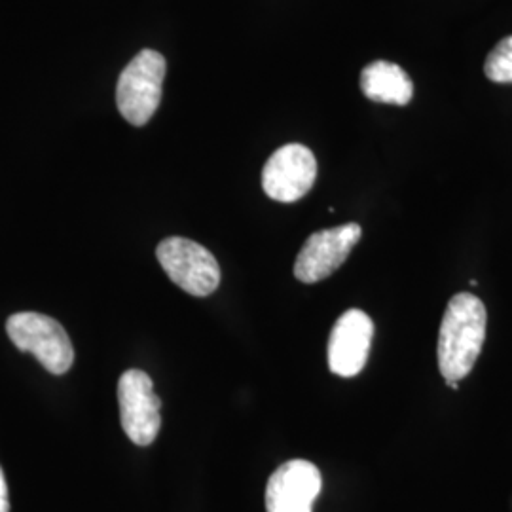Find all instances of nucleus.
I'll list each match as a JSON object with an SVG mask.
<instances>
[{
  "label": "nucleus",
  "instance_id": "obj_1",
  "mask_svg": "<svg viewBox=\"0 0 512 512\" xmlns=\"http://www.w3.org/2000/svg\"><path fill=\"white\" fill-rule=\"evenodd\" d=\"M488 313L475 294L459 293L448 302L439 332V368L446 384L471 374L486 340Z\"/></svg>",
  "mask_w": 512,
  "mask_h": 512
},
{
  "label": "nucleus",
  "instance_id": "obj_2",
  "mask_svg": "<svg viewBox=\"0 0 512 512\" xmlns=\"http://www.w3.org/2000/svg\"><path fill=\"white\" fill-rule=\"evenodd\" d=\"M165 69L164 55L154 50H143L120 74L116 105L131 126H145L160 107Z\"/></svg>",
  "mask_w": 512,
  "mask_h": 512
},
{
  "label": "nucleus",
  "instance_id": "obj_3",
  "mask_svg": "<svg viewBox=\"0 0 512 512\" xmlns=\"http://www.w3.org/2000/svg\"><path fill=\"white\" fill-rule=\"evenodd\" d=\"M6 332L19 351L33 353L52 374H65L74 363V349L67 330L55 319L37 311H21L8 317Z\"/></svg>",
  "mask_w": 512,
  "mask_h": 512
},
{
  "label": "nucleus",
  "instance_id": "obj_4",
  "mask_svg": "<svg viewBox=\"0 0 512 512\" xmlns=\"http://www.w3.org/2000/svg\"><path fill=\"white\" fill-rule=\"evenodd\" d=\"M156 256L169 279L192 296H209L220 285L217 258L200 243L186 238H167L158 245Z\"/></svg>",
  "mask_w": 512,
  "mask_h": 512
},
{
  "label": "nucleus",
  "instance_id": "obj_5",
  "mask_svg": "<svg viewBox=\"0 0 512 512\" xmlns=\"http://www.w3.org/2000/svg\"><path fill=\"white\" fill-rule=\"evenodd\" d=\"M118 404L124 433L137 446H150L162 427V401L147 372L128 370L118 382Z\"/></svg>",
  "mask_w": 512,
  "mask_h": 512
},
{
  "label": "nucleus",
  "instance_id": "obj_6",
  "mask_svg": "<svg viewBox=\"0 0 512 512\" xmlns=\"http://www.w3.org/2000/svg\"><path fill=\"white\" fill-rule=\"evenodd\" d=\"M361 236L363 230L355 222L311 234L296 256V279L310 285L327 279L348 260L349 253L359 243Z\"/></svg>",
  "mask_w": 512,
  "mask_h": 512
},
{
  "label": "nucleus",
  "instance_id": "obj_7",
  "mask_svg": "<svg viewBox=\"0 0 512 512\" xmlns=\"http://www.w3.org/2000/svg\"><path fill=\"white\" fill-rule=\"evenodd\" d=\"M317 179V160L304 145L277 148L262 169V188L275 202L302 200Z\"/></svg>",
  "mask_w": 512,
  "mask_h": 512
},
{
  "label": "nucleus",
  "instance_id": "obj_8",
  "mask_svg": "<svg viewBox=\"0 0 512 512\" xmlns=\"http://www.w3.org/2000/svg\"><path fill=\"white\" fill-rule=\"evenodd\" d=\"M321 486V473L313 463L306 459L287 461L268 480L266 511L311 512Z\"/></svg>",
  "mask_w": 512,
  "mask_h": 512
},
{
  "label": "nucleus",
  "instance_id": "obj_9",
  "mask_svg": "<svg viewBox=\"0 0 512 512\" xmlns=\"http://www.w3.org/2000/svg\"><path fill=\"white\" fill-rule=\"evenodd\" d=\"M374 323L365 311L348 310L334 325L329 338V368L342 378L357 376L368 361Z\"/></svg>",
  "mask_w": 512,
  "mask_h": 512
},
{
  "label": "nucleus",
  "instance_id": "obj_10",
  "mask_svg": "<svg viewBox=\"0 0 512 512\" xmlns=\"http://www.w3.org/2000/svg\"><path fill=\"white\" fill-rule=\"evenodd\" d=\"M361 90L370 101L404 107L412 101L414 84L397 63L374 61L361 73Z\"/></svg>",
  "mask_w": 512,
  "mask_h": 512
},
{
  "label": "nucleus",
  "instance_id": "obj_11",
  "mask_svg": "<svg viewBox=\"0 0 512 512\" xmlns=\"http://www.w3.org/2000/svg\"><path fill=\"white\" fill-rule=\"evenodd\" d=\"M484 73L497 84H512V37L495 46L484 63Z\"/></svg>",
  "mask_w": 512,
  "mask_h": 512
},
{
  "label": "nucleus",
  "instance_id": "obj_12",
  "mask_svg": "<svg viewBox=\"0 0 512 512\" xmlns=\"http://www.w3.org/2000/svg\"><path fill=\"white\" fill-rule=\"evenodd\" d=\"M0 512H10V499H8V484L0 467Z\"/></svg>",
  "mask_w": 512,
  "mask_h": 512
}]
</instances>
